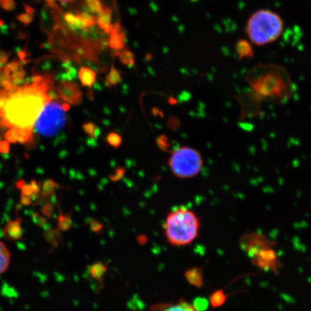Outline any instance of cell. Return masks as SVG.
I'll return each mask as SVG.
<instances>
[{
    "label": "cell",
    "mask_w": 311,
    "mask_h": 311,
    "mask_svg": "<svg viewBox=\"0 0 311 311\" xmlns=\"http://www.w3.org/2000/svg\"><path fill=\"white\" fill-rule=\"evenodd\" d=\"M53 88L50 75L36 76L31 83L4 91V104L0 109V126L33 132V127L48 102Z\"/></svg>",
    "instance_id": "1"
},
{
    "label": "cell",
    "mask_w": 311,
    "mask_h": 311,
    "mask_svg": "<svg viewBox=\"0 0 311 311\" xmlns=\"http://www.w3.org/2000/svg\"><path fill=\"white\" fill-rule=\"evenodd\" d=\"M246 80L254 95L264 100L282 101L293 92L291 77L279 64H257L248 71Z\"/></svg>",
    "instance_id": "2"
},
{
    "label": "cell",
    "mask_w": 311,
    "mask_h": 311,
    "mask_svg": "<svg viewBox=\"0 0 311 311\" xmlns=\"http://www.w3.org/2000/svg\"><path fill=\"white\" fill-rule=\"evenodd\" d=\"M200 221L196 213L186 208H178L169 213L164 223V233L172 246H184L192 244L198 237Z\"/></svg>",
    "instance_id": "3"
},
{
    "label": "cell",
    "mask_w": 311,
    "mask_h": 311,
    "mask_svg": "<svg viewBox=\"0 0 311 311\" xmlns=\"http://www.w3.org/2000/svg\"><path fill=\"white\" fill-rule=\"evenodd\" d=\"M284 30V22L278 14L260 9L248 20L246 31L249 41L257 45L271 44L279 39Z\"/></svg>",
    "instance_id": "4"
},
{
    "label": "cell",
    "mask_w": 311,
    "mask_h": 311,
    "mask_svg": "<svg viewBox=\"0 0 311 311\" xmlns=\"http://www.w3.org/2000/svg\"><path fill=\"white\" fill-rule=\"evenodd\" d=\"M200 151L189 146H181L172 153L169 166L172 173L180 179H190L197 176L203 167Z\"/></svg>",
    "instance_id": "5"
},
{
    "label": "cell",
    "mask_w": 311,
    "mask_h": 311,
    "mask_svg": "<svg viewBox=\"0 0 311 311\" xmlns=\"http://www.w3.org/2000/svg\"><path fill=\"white\" fill-rule=\"evenodd\" d=\"M69 108L68 104L51 99L44 107L35 124L36 131L43 136L56 135L65 126L66 111Z\"/></svg>",
    "instance_id": "6"
},
{
    "label": "cell",
    "mask_w": 311,
    "mask_h": 311,
    "mask_svg": "<svg viewBox=\"0 0 311 311\" xmlns=\"http://www.w3.org/2000/svg\"><path fill=\"white\" fill-rule=\"evenodd\" d=\"M240 247L252 257L253 254L262 249H271L275 245V242L267 236L259 232H251L243 235L240 238Z\"/></svg>",
    "instance_id": "7"
},
{
    "label": "cell",
    "mask_w": 311,
    "mask_h": 311,
    "mask_svg": "<svg viewBox=\"0 0 311 311\" xmlns=\"http://www.w3.org/2000/svg\"><path fill=\"white\" fill-rule=\"evenodd\" d=\"M254 266L264 271H271L277 273L280 267L277 252L273 248L262 249L251 257Z\"/></svg>",
    "instance_id": "8"
},
{
    "label": "cell",
    "mask_w": 311,
    "mask_h": 311,
    "mask_svg": "<svg viewBox=\"0 0 311 311\" xmlns=\"http://www.w3.org/2000/svg\"><path fill=\"white\" fill-rule=\"evenodd\" d=\"M58 98L69 105H78L82 101V92L77 84L70 81H62L58 84Z\"/></svg>",
    "instance_id": "9"
},
{
    "label": "cell",
    "mask_w": 311,
    "mask_h": 311,
    "mask_svg": "<svg viewBox=\"0 0 311 311\" xmlns=\"http://www.w3.org/2000/svg\"><path fill=\"white\" fill-rule=\"evenodd\" d=\"M126 37L124 31L119 23L113 25V31L110 34L109 45L112 49L121 52L126 45Z\"/></svg>",
    "instance_id": "10"
},
{
    "label": "cell",
    "mask_w": 311,
    "mask_h": 311,
    "mask_svg": "<svg viewBox=\"0 0 311 311\" xmlns=\"http://www.w3.org/2000/svg\"><path fill=\"white\" fill-rule=\"evenodd\" d=\"M150 311H197L193 305L187 301H180L177 303H160L153 306Z\"/></svg>",
    "instance_id": "11"
},
{
    "label": "cell",
    "mask_w": 311,
    "mask_h": 311,
    "mask_svg": "<svg viewBox=\"0 0 311 311\" xmlns=\"http://www.w3.org/2000/svg\"><path fill=\"white\" fill-rule=\"evenodd\" d=\"M96 22L99 28L102 29L105 34L110 35L113 28V25L112 24L111 9L108 7H104L102 12L98 14Z\"/></svg>",
    "instance_id": "12"
},
{
    "label": "cell",
    "mask_w": 311,
    "mask_h": 311,
    "mask_svg": "<svg viewBox=\"0 0 311 311\" xmlns=\"http://www.w3.org/2000/svg\"><path fill=\"white\" fill-rule=\"evenodd\" d=\"M185 279L192 286L200 288L204 285L203 271L202 268L193 267L188 269L184 273Z\"/></svg>",
    "instance_id": "13"
},
{
    "label": "cell",
    "mask_w": 311,
    "mask_h": 311,
    "mask_svg": "<svg viewBox=\"0 0 311 311\" xmlns=\"http://www.w3.org/2000/svg\"><path fill=\"white\" fill-rule=\"evenodd\" d=\"M11 262V253L7 246L0 240V276L8 269Z\"/></svg>",
    "instance_id": "14"
},
{
    "label": "cell",
    "mask_w": 311,
    "mask_h": 311,
    "mask_svg": "<svg viewBox=\"0 0 311 311\" xmlns=\"http://www.w3.org/2000/svg\"><path fill=\"white\" fill-rule=\"evenodd\" d=\"M79 79L82 85L85 87L91 88L96 81V74L92 69L88 67H81L79 71Z\"/></svg>",
    "instance_id": "15"
},
{
    "label": "cell",
    "mask_w": 311,
    "mask_h": 311,
    "mask_svg": "<svg viewBox=\"0 0 311 311\" xmlns=\"http://www.w3.org/2000/svg\"><path fill=\"white\" fill-rule=\"evenodd\" d=\"M236 53L241 59L253 57V48L249 41L241 40L238 41L236 45Z\"/></svg>",
    "instance_id": "16"
},
{
    "label": "cell",
    "mask_w": 311,
    "mask_h": 311,
    "mask_svg": "<svg viewBox=\"0 0 311 311\" xmlns=\"http://www.w3.org/2000/svg\"><path fill=\"white\" fill-rule=\"evenodd\" d=\"M107 271V266L102 262L92 264L88 268V272L91 278L97 281L102 280Z\"/></svg>",
    "instance_id": "17"
},
{
    "label": "cell",
    "mask_w": 311,
    "mask_h": 311,
    "mask_svg": "<svg viewBox=\"0 0 311 311\" xmlns=\"http://www.w3.org/2000/svg\"><path fill=\"white\" fill-rule=\"evenodd\" d=\"M227 295L223 290H218L212 293L210 298V304L212 307L219 308L226 302Z\"/></svg>",
    "instance_id": "18"
},
{
    "label": "cell",
    "mask_w": 311,
    "mask_h": 311,
    "mask_svg": "<svg viewBox=\"0 0 311 311\" xmlns=\"http://www.w3.org/2000/svg\"><path fill=\"white\" fill-rule=\"evenodd\" d=\"M6 235L9 237L13 238H18L22 233L21 226L18 221H11L5 228Z\"/></svg>",
    "instance_id": "19"
},
{
    "label": "cell",
    "mask_w": 311,
    "mask_h": 311,
    "mask_svg": "<svg viewBox=\"0 0 311 311\" xmlns=\"http://www.w3.org/2000/svg\"><path fill=\"white\" fill-rule=\"evenodd\" d=\"M120 61L123 64L128 66H132L135 64V55L130 50H121L119 53Z\"/></svg>",
    "instance_id": "20"
},
{
    "label": "cell",
    "mask_w": 311,
    "mask_h": 311,
    "mask_svg": "<svg viewBox=\"0 0 311 311\" xmlns=\"http://www.w3.org/2000/svg\"><path fill=\"white\" fill-rule=\"evenodd\" d=\"M121 81V75L119 71L112 66L110 73L107 76L106 83L109 87H113L118 85Z\"/></svg>",
    "instance_id": "21"
},
{
    "label": "cell",
    "mask_w": 311,
    "mask_h": 311,
    "mask_svg": "<svg viewBox=\"0 0 311 311\" xmlns=\"http://www.w3.org/2000/svg\"><path fill=\"white\" fill-rule=\"evenodd\" d=\"M80 21H81L82 28H88L93 26L96 23V19L94 18L89 12H81L77 14Z\"/></svg>",
    "instance_id": "22"
},
{
    "label": "cell",
    "mask_w": 311,
    "mask_h": 311,
    "mask_svg": "<svg viewBox=\"0 0 311 311\" xmlns=\"http://www.w3.org/2000/svg\"><path fill=\"white\" fill-rule=\"evenodd\" d=\"M85 1L87 7L93 13H100L104 8L100 0H85Z\"/></svg>",
    "instance_id": "23"
},
{
    "label": "cell",
    "mask_w": 311,
    "mask_h": 311,
    "mask_svg": "<svg viewBox=\"0 0 311 311\" xmlns=\"http://www.w3.org/2000/svg\"><path fill=\"white\" fill-rule=\"evenodd\" d=\"M64 18H65L66 23H69V25H72L74 28L83 29L81 21H80L77 14V15H74V14L71 13V12H68L64 15Z\"/></svg>",
    "instance_id": "24"
},
{
    "label": "cell",
    "mask_w": 311,
    "mask_h": 311,
    "mask_svg": "<svg viewBox=\"0 0 311 311\" xmlns=\"http://www.w3.org/2000/svg\"><path fill=\"white\" fill-rule=\"evenodd\" d=\"M106 139L108 144L113 146V148L119 147L121 143H122V138L116 132H110L107 135Z\"/></svg>",
    "instance_id": "25"
},
{
    "label": "cell",
    "mask_w": 311,
    "mask_h": 311,
    "mask_svg": "<svg viewBox=\"0 0 311 311\" xmlns=\"http://www.w3.org/2000/svg\"><path fill=\"white\" fill-rule=\"evenodd\" d=\"M209 302L205 298H197L193 303V306L197 311H204L208 309Z\"/></svg>",
    "instance_id": "26"
},
{
    "label": "cell",
    "mask_w": 311,
    "mask_h": 311,
    "mask_svg": "<svg viewBox=\"0 0 311 311\" xmlns=\"http://www.w3.org/2000/svg\"><path fill=\"white\" fill-rule=\"evenodd\" d=\"M83 128L84 129H85V132L89 134L90 136L94 135L95 130L97 129V127H96L93 123H87V124H85V126H83Z\"/></svg>",
    "instance_id": "27"
},
{
    "label": "cell",
    "mask_w": 311,
    "mask_h": 311,
    "mask_svg": "<svg viewBox=\"0 0 311 311\" xmlns=\"http://www.w3.org/2000/svg\"><path fill=\"white\" fill-rule=\"evenodd\" d=\"M60 227H61L62 229H66V228H69L71 225L70 222V219H69L68 217H65L64 216L62 219H60Z\"/></svg>",
    "instance_id": "28"
},
{
    "label": "cell",
    "mask_w": 311,
    "mask_h": 311,
    "mask_svg": "<svg viewBox=\"0 0 311 311\" xmlns=\"http://www.w3.org/2000/svg\"><path fill=\"white\" fill-rule=\"evenodd\" d=\"M53 181H47L44 186V192L46 194L51 193L52 190L53 189Z\"/></svg>",
    "instance_id": "29"
},
{
    "label": "cell",
    "mask_w": 311,
    "mask_h": 311,
    "mask_svg": "<svg viewBox=\"0 0 311 311\" xmlns=\"http://www.w3.org/2000/svg\"><path fill=\"white\" fill-rule=\"evenodd\" d=\"M8 149V143L6 141L1 142V144H0V151H2V152H6Z\"/></svg>",
    "instance_id": "30"
},
{
    "label": "cell",
    "mask_w": 311,
    "mask_h": 311,
    "mask_svg": "<svg viewBox=\"0 0 311 311\" xmlns=\"http://www.w3.org/2000/svg\"><path fill=\"white\" fill-rule=\"evenodd\" d=\"M57 1L61 3H70L72 2V1H76V0H57Z\"/></svg>",
    "instance_id": "31"
}]
</instances>
